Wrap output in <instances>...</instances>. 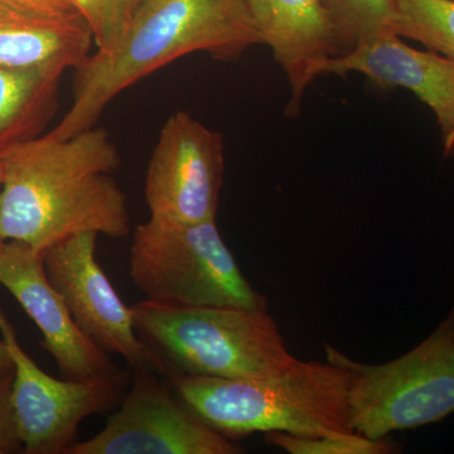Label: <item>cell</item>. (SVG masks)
<instances>
[{
	"label": "cell",
	"instance_id": "cell-11",
	"mask_svg": "<svg viewBox=\"0 0 454 454\" xmlns=\"http://www.w3.org/2000/svg\"><path fill=\"white\" fill-rule=\"evenodd\" d=\"M0 284L40 328L41 346L65 379L82 380L121 372L109 354L74 322L64 298L47 277L43 252L18 241H5L0 253Z\"/></svg>",
	"mask_w": 454,
	"mask_h": 454
},
{
	"label": "cell",
	"instance_id": "cell-8",
	"mask_svg": "<svg viewBox=\"0 0 454 454\" xmlns=\"http://www.w3.org/2000/svg\"><path fill=\"white\" fill-rule=\"evenodd\" d=\"M151 370H134L133 382L95 437L76 441L66 454H240L225 437L170 393Z\"/></svg>",
	"mask_w": 454,
	"mask_h": 454
},
{
	"label": "cell",
	"instance_id": "cell-3",
	"mask_svg": "<svg viewBox=\"0 0 454 454\" xmlns=\"http://www.w3.org/2000/svg\"><path fill=\"white\" fill-rule=\"evenodd\" d=\"M166 379L188 409L232 441L255 433H355L348 419V372L333 361L297 358L282 372L252 379Z\"/></svg>",
	"mask_w": 454,
	"mask_h": 454
},
{
	"label": "cell",
	"instance_id": "cell-13",
	"mask_svg": "<svg viewBox=\"0 0 454 454\" xmlns=\"http://www.w3.org/2000/svg\"><path fill=\"white\" fill-rule=\"evenodd\" d=\"M262 40L282 67L291 98L288 116L298 115L304 94L327 59L343 55L345 44L321 0H247Z\"/></svg>",
	"mask_w": 454,
	"mask_h": 454
},
{
	"label": "cell",
	"instance_id": "cell-12",
	"mask_svg": "<svg viewBox=\"0 0 454 454\" xmlns=\"http://www.w3.org/2000/svg\"><path fill=\"white\" fill-rule=\"evenodd\" d=\"M365 74L380 88H403L413 92L437 118L444 153L454 154V59L419 51L399 35L360 41L343 55L327 59L322 74Z\"/></svg>",
	"mask_w": 454,
	"mask_h": 454
},
{
	"label": "cell",
	"instance_id": "cell-10",
	"mask_svg": "<svg viewBox=\"0 0 454 454\" xmlns=\"http://www.w3.org/2000/svg\"><path fill=\"white\" fill-rule=\"evenodd\" d=\"M225 172L223 137L191 114L164 122L145 176L151 217L203 223L216 220Z\"/></svg>",
	"mask_w": 454,
	"mask_h": 454
},
{
	"label": "cell",
	"instance_id": "cell-2",
	"mask_svg": "<svg viewBox=\"0 0 454 454\" xmlns=\"http://www.w3.org/2000/svg\"><path fill=\"white\" fill-rule=\"evenodd\" d=\"M256 44L247 0H140L115 49L90 53L74 68L73 106L49 134L67 139L95 127L124 90L181 57L234 62Z\"/></svg>",
	"mask_w": 454,
	"mask_h": 454
},
{
	"label": "cell",
	"instance_id": "cell-4",
	"mask_svg": "<svg viewBox=\"0 0 454 454\" xmlns=\"http://www.w3.org/2000/svg\"><path fill=\"white\" fill-rule=\"evenodd\" d=\"M130 309L137 333L163 361L167 378H260L282 372L297 360L267 309L176 306L146 300Z\"/></svg>",
	"mask_w": 454,
	"mask_h": 454
},
{
	"label": "cell",
	"instance_id": "cell-9",
	"mask_svg": "<svg viewBox=\"0 0 454 454\" xmlns=\"http://www.w3.org/2000/svg\"><path fill=\"white\" fill-rule=\"evenodd\" d=\"M98 236L94 231L77 232L47 247V277L74 322L98 348L119 355L133 370H151L167 378L163 361L140 339L130 307L97 262Z\"/></svg>",
	"mask_w": 454,
	"mask_h": 454
},
{
	"label": "cell",
	"instance_id": "cell-14",
	"mask_svg": "<svg viewBox=\"0 0 454 454\" xmlns=\"http://www.w3.org/2000/svg\"><path fill=\"white\" fill-rule=\"evenodd\" d=\"M92 44L94 37L82 17L7 23L0 26V66L62 76L88 59Z\"/></svg>",
	"mask_w": 454,
	"mask_h": 454
},
{
	"label": "cell",
	"instance_id": "cell-25",
	"mask_svg": "<svg viewBox=\"0 0 454 454\" xmlns=\"http://www.w3.org/2000/svg\"><path fill=\"white\" fill-rule=\"evenodd\" d=\"M139 2H140V0H139Z\"/></svg>",
	"mask_w": 454,
	"mask_h": 454
},
{
	"label": "cell",
	"instance_id": "cell-6",
	"mask_svg": "<svg viewBox=\"0 0 454 454\" xmlns=\"http://www.w3.org/2000/svg\"><path fill=\"white\" fill-rule=\"evenodd\" d=\"M348 370L351 429L370 439L438 423L454 413V306L434 331L403 356L367 365L325 345Z\"/></svg>",
	"mask_w": 454,
	"mask_h": 454
},
{
	"label": "cell",
	"instance_id": "cell-21",
	"mask_svg": "<svg viewBox=\"0 0 454 454\" xmlns=\"http://www.w3.org/2000/svg\"><path fill=\"white\" fill-rule=\"evenodd\" d=\"M13 376L0 380V454L25 453L12 403Z\"/></svg>",
	"mask_w": 454,
	"mask_h": 454
},
{
	"label": "cell",
	"instance_id": "cell-7",
	"mask_svg": "<svg viewBox=\"0 0 454 454\" xmlns=\"http://www.w3.org/2000/svg\"><path fill=\"white\" fill-rule=\"evenodd\" d=\"M0 333L13 358L12 403L25 453L66 454L86 418L121 404L127 387L121 372L82 380L56 379L23 351L2 309Z\"/></svg>",
	"mask_w": 454,
	"mask_h": 454
},
{
	"label": "cell",
	"instance_id": "cell-17",
	"mask_svg": "<svg viewBox=\"0 0 454 454\" xmlns=\"http://www.w3.org/2000/svg\"><path fill=\"white\" fill-rule=\"evenodd\" d=\"M346 52L357 42L397 35L395 0H321ZM345 52V53H346Z\"/></svg>",
	"mask_w": 454,
	"mask_h": 454
},
{
	"label": "cell",
	"instance_id": "cell-24",
	"mask_svg": "<svg viewBox=\"0 0 454 454\" xmlns=\"http://www.w3.org/2000/svg\"><path fill=\"white\" fill-rule=\"evenodd\" d=\"M2 179H3V172H2V163H0V184H2ZM5 241L3 240L2 238H0V253H2L3 247H4Z\"/></svg>",
	"mask_w": 454,
	"mask_h": 454
},
{
	"label": "cell",
	"instance_id": "cell-5",
	"mask_svg": "<svg viewBox=\"0 0 454 454\" xmlns=\"http://www.w3.org/2000/svg\"><path fill=\"white\" fill-rule=\"evenodd\" d=\"M129 268L146 301L267 309V300L245 279L216 220L179 223L149 217L134 230Z\"/></svg>",
	"mask_w": 454,
	"mask_h": 454
},
{
	"label": "cell",
	"instance_id": "cell-16",
	"mask_svg": "<svg viewBox=\"0 0 454 454\" xmlns=\"http://www.w3.org/2000/svg\"><path fill=\"white\" fill-rule=\"evenodd\" d=\"M396 32L454 59V0H395Z\"/></svg>",
	"mask_w": 454,
	"mask_h": 454
},
{
	"label": "cell",
	"instance_id": "cell-19",
	"mask_svg": "<svg viewBox=\"0 0 454 454\" xmlns=\"http://www.w3.org/2000/svg\"><path fill=\"white\" fill-rule=\"evenodd\" d=\"M100 52L115 49L139 0H73Z\"/></svg>",
	"mask_w": 454,
	"mask_h": 454
},
{
	"label": "cell",
	"instance_id": "cell-15",
	"mask_svg": "<svg viewBox=\"0 0 454 454\" xmlns=\"http://www.w3.org/2000/svg\"><path fill=\"white\" fill-rule=\"evenodd\" d=\"M61 76L0 66V152L37 137L57 104Z\"/></svg>",
	"mask_w": 454,
	"mask_h": 454
},
{
	"label": "cell",
	"instance_id": "cell-22",
	"mask_svg": "<svg viewBox=\"0 0 454 454\" xmlns=\"http://www.w3.org/2000/svg\"><path fill=\"white\" fill-rule=\"evenodd\" d=\"M14 375V363L4 340H0V380Z\"/></svg>",
	"mask_w": 454,
	"mask_h": 454
},
{
	"label": "cell",
	"instance_id": "cell-1",
	"mask_svg": "<svg viewBox=\"0 0 454 454\" xmlns=\"http://www.w3.org/2000/svg\"><path fill=\"white\" fill-rule=\"evenodd\" d=\"M0 163L3 240L44 252L77 232L130 234L127 197L112 177L121 153L103 128L14 143L0 152Z\"/></svg>",
	"mask_w": 454,
	"mask_h": 454
},
{
	"label": "cell",
	"instance_id": "cell-20",
	"mask_svg": "<svg viewBox=\"0 0 454 454\" xmlns=\"http://www.w3.org/2000/svg\"><path fill=\"white\" fill-rule=\"evenodd\" d=\"M0 4L38 20L56 22L82 17L73 0H0Z\"/></svg>",
	"mask_w": 454,
	"mask_h": 454
},
{
	"label": "cell",
	"instance_id": "cell-23",
	"mask_svg": "<svg viewBox=\"0 0 454 454\" xmlns=\"http://www.w3.org/2000/svg\"><path fill=\"white\" fill-rule=\"evenodd\" d=\"M23 20H38L35 18L27 17L25 14L20 13V12L13 11V9L5 7V5L0 4V26L7 25V23L23 22ZM46 22V20H42Z\"/></svg>",
	"mask_w": 454,
	"mask_h": 454
},
{
	"label": "cell",
	"instance_id": "cell-18",
	"mask_svg": "<svg viewBox=\"0 0 454 454\" xmlns=\"http://www.w3.org/2000/svg\"><path fill=\"white\" fill-rule=\"evenodd\" d=\"M265 439L271 446L282 448L291 454H387L394 452L387 439H370L357 433L294 435L288 433H267Z\"/></svg>",
	"mask_w": 454,
	"mask_h": 454
}]
</instances>
